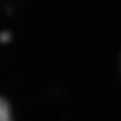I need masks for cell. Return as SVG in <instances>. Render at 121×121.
I'll use <instances>...</instances> for the list:
<instances>
[{
  "label": "cell",
  "instance_id": "obj_1",
  "mask_svg": "<svg viewBox=\"0 0 121 121\" xmlns=\"http://www.w3.org/2000/svg\"><path fill=\"white\" fill-rule=\"evenodd\" d=\"M0 121H13L8 102L0 98Z\"/></svg>",
  "mask_w": 121,
  "mask_h": 121
}]
</instances>
